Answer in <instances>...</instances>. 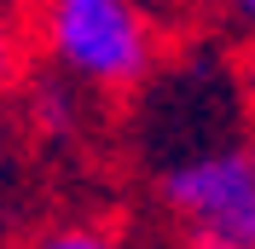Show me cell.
Instances as JSON below:
<instances>
[{"label":"cell","mask_w":255,"mask_h":249,"mask_svg":"<svg viewBox=\"0 0 255 249\" xmlns=\"http://www.w3.org/2000/svg\"><path fill=\"white\" fill-rule=\"evenodd\" d=\"M162 203L186 226V238H215L255 249V162L238 145L197 151L162 174Z\"/></svg>","instance_id":"1"},{"label":"cell","mask_w":255,"mask_h":249,"mask_svg":"<svg viewBox=\"0 0 255 249\" xmlns=\"http://www.w3.org/2000/svg\"><path fill=\"white\" fill-rule=\"evenodd\" d=\"M47 47L58 70L81 81H139L151 70V29L128 0H93V6H52Z\"/></svg>","instance_id":"2"},{"label":"cell","mask_w":255,"mask_h":249,"mask_svg":"<svg viewBox=\"0 0 255 249\" xmlns=\"http://www.w3.org/2000/svg\"><path fill=\"white\" fill-rule=\"evenodd\" d=\"M29 116L41 133H52V139H64L70 127H76V105H70V87H64L58 76H41L29 87Z\"/></svg>","instance_id":"3"},{"label":"cell","mask_w":255,"mask_h":249,"mask_svg":"<svg viewBox=\"0 0 255 249\" xmlns=\"http://www.w3.org/2000/svg\"><path fill=\"white\" fill-rule=\"evenodd\" d=\"M35 249H116L105 232H93V226H64V232H47Z\"/></svg>","instance_id":"4"},{"label":"cell","mask_w":255,"mask_h":249,"mask_svg":"<svg viewBox=\"0 0 255 249\" xmlns=\"http://www.w3.org/2000/svg\"><path fill=\"white\" fill-rule=\"evenodd\" d=\"M6 70H12V52H6V29H0V87H6Z\"/></svg>","instance_id":"5"},{"label":"cell","mask_w":255,"mask_h":249,"mask_svg":"<svg viewBox=\"0 0 255 249\" xmlns=\"http://www.w3.org/2000/svg\"><path fill=\"white\" fill-rule=\"evenodd\" d=\"M232 12H238L244 23H255V0H232Z\"/></svg>","instance_id":"6"},{"label":"cell","mask_w":255,"mask_h":249,"mask_svg":"<svg viewBox=\"0 0 255 249\" xmlns=\"http://www.w3.org/2000/svg\"><path fill=\"white\" fill-rule=\"evenodd\" d=\"M186 249H232V244H215V238H186Z\"/></svg>","instance_id":"7"},{"label":"cell","mask_w":255,"mask_h":249,"mask_svg":"<svg viewBox=\"0 0 255 249\" xmlns=\"http://www.w3.org/2000/svg\"><path fill=\"white\" fill-rule=\"evenodd\" d=\"M52 6H93V0H52Z\"/></svg>","instance_id":"8"},{"label":"cell","mask_w":255,"mask_h":249,"mask_svg":"<svg viewBox=\"0 0 255 249\" xmlns=\"http://www.w3.org/2000/svg\"><path fill=\"white\" fill-rule=\"evenodd\" d=\"M250 162H255V139H250Z\"/></svg>","instance_id":"9"}]
</instances>
